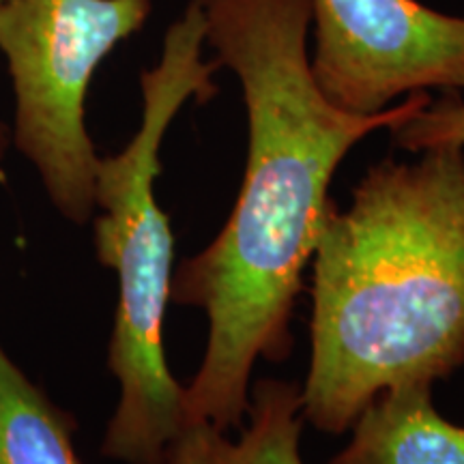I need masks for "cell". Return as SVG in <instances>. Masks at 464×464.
<instances>
[{"label": "cell", "instance_id": "cell-1", "mask_svg": "<svg viewBox=\"0 0 464 464\" xmlns=\"http://www.w3.org/2000/svg\"><path fill=\"white\" fill-rule=\"evenodd\" d=\"M205 42L241 84L247 160L224 228L172 276L170 301L198 307L208 335L183 387L185 423L241 428L258 359L286 362L295 301L334 200V174L372 131L392 130L432 100L413 92L379 114L342 110L310 67L307 0H198Z\"/></svg>", "mask_w": 464, "mask_h": 464}, {"label": "cell", "instance_id": "cell-2", "mask_svg": "<svg viewBox=\"0 0 464 464\" xmlns=\"http://www.w3.org/2000/svg\"><path fill=\"white\" fill-rule=\"evenodd\" d=\"M310 263L304 417L338 437L382 392L464 365V149L374 164Z\"/></svg>", "mask_w": 464, "mask_h": 464}, {"label": "cell", "instance_id": "cell-3", "mask_svg": "<svg viewBox=\"0 0 464 464\" xmlns=\"http://www.w3.org/2000/svg\"><path fill=\"white\" fill-rule=\"evenodd\" d=\"M198 0L166 31L160 61L140 73L142 119L121 153L100 158L95 174V252L119 282L108 370L119 402L102 456L123 464H164L168 443L185 426L183 385L168 368L164 318L174 276L170 219L155 196L161 144L188 102L218 95V61H205Z\"/></svg>", "mask_w": 464, "mask_h": 464}, {"label": "cell", "instance_id": "cell-4", "mask_svg": "<svg viewBox=\"0 0 464 464\" xmlns=\"http://www.w3.org/2000/svg\"><path fill=\"white\" fill-rule=\"evenodd\" d=\"M153 0H0V52L14 84L11 142L69 222L95 216L100 155L86 130L97 67L147 24Z\"/></svg>", "mask_w": 464, "mask_h": 464}, {"label": "cell", "instance_id": "cell-5", "mask_svg": "<svg viewBox=\"0 0 464 464\" xmlns=\"http://www.w3.org/2000/svg\"><path fill=\"white\" fill-rule=\"evenodd\" d=\"M310 67L335 106L379 114L413 92H464V15L421 0H307Z\"/></svg>", "mask_w": 464, "mask_h": 464}, {"label": "cell", "instance_id": "cell-6", "mask_svg": "<svg viewBox=\"0 0 464 464\" xmlns=\"http://www.w3.org/2000/svg\"><path fill=\"white\" fill-rule=\"evenodd\" d=\"M432 387L411 382L382 392L327 464H464V426L439 413Z\"/></svg>", "mask_w": 464, "mask_h": 464}, {"label": "cell", "instance_id": "cell-7", "mask_svg": "<svg viewBox=\"0 0 464 464\" xmlns=\"http://www.w3.org/2000/svg\"><path fill=\"white\" fill-rule=\"evenodd\" d=\"M247 417L239 439L226 437L207 421L185 423L168 443L164 464H305L301 458L304 398L297 382H254Z\"/></svg>", "mask_w": 464, "mask_h": 464}, {"label": "cell", "instance_id": "cell-8", "mask_svg": "<svg viewBox=\"0 0 464 464\" xmlns=\"http://www.w3.org/2000/svg\"><path fill=\"white\" fill-rule=\"evenodd\" d=\"M75 420L45 396L0 342V464H82Z\"/></svg>", "mask_w": 464, "mask_h": 464}, {"label": "cell", "instance_id": "cell-9", "mask_svg": "<svg viewBox=\"0 0 464 464\" xmlns=\"http://www.w3.org/2000/svg\"><path fill=\"white\" fill-rule=\"evenodd\" d=\"M390 131L393 144L411 153L432 147L464 149V92L443 91L439 100H430Z\"/></svg>", "mask_w": 464, "mask_h": 464}, {"label": "cell", "instance_id": "cell-10", "mask_svg": "<svg viewBox=\"0 0 464 464\" xmlns=\"http://www.w3.org/2000/svg\"><path fill=\"white\" fill-rule=\"evenodd\" d=\"M11 144V130L0 121V164H3L5 155H7Z\"/></svg>", "mask_w": 464, "mask_h": 464}]
</instances>
